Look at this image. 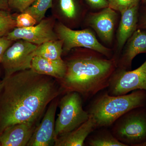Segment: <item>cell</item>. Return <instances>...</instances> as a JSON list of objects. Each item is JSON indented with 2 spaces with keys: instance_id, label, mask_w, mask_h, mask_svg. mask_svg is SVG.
I'll use <instances>...</instances> for the list:
<instances>
[{
  "instance_id": "6da1fadb",
  "label": "cell",
  "mask_w": 146,
  "mask_h": 146,
  "mask_svg": "<svg viewBox=\"0 0 146 146\" xmlns=\"http://www.w3.org/2000/svg\"><path fill=\"white\" fill-rule=\"evenodd\" d=\"M3 80L0 91V134L16 124H36L49 104L63 94L57 79L38 74L32 68Z\"/></svg>"
},
{
  "instance_id": "7a4b0ae2",
  "label": "cell",
  "mask_w": 146,
  "mask_h": 146,
  "mask_svg": "<svg viewBox=\"0 0 146 146\" xmlns=\"http://www.w3.org/2000/svg\"><path fill=\"white\" fill-rule=\"evenodd\" d=\"M71 50L64 60L65 75L58 80L63 94L76 92L87 100L107 89L117 69L116 61L90 49L77 48Z\"/></svg>"
},
{
  "instance_id": "3957f363",
  "label": "cell",
  "mask_w": 146,
  "mask_h": 146,
  "mask_svg": "<svg viewBox=\"0 0 146 146\" xmlns=\"http://www.w3.org/2000/svg\"><path fill=\"white\" fill-rule=\"evenodd\" d=\"M146 106V91L137 90L130 94L110 96L107 91L93 100L88 112L96 121L97 128L111 126L118 118L136 108Z\"/></svg>"
},
{
  "instance_id": "277c9868",
  "label": "cell",
  "mask_w": 146,
  "mask_h": 146,
  "mask_svg": "<svg viewBox=\"0 0 146 146\" xmlns=\"http://www.w3.org/2000/svg\"><path fill=\"white\" fill-rule=\"evenodd\" d=\"M111 131L127 146H140L146 141V106L136 108L118 118Z\"/></svg>"
},
{
  "instance_id": "5b68a950",
  "label": "cell",
  "mask_w": 146,
  "mask_h": 146,
  "mask_svg": "<svg viewBox=\"0 0 146 146\" xmlns=\"http://www.w3.org/2000/svg\"><path fill=\"white\" fill-rule=\"evenodd\" d=\"M60 112L55 124V137L70 132L79 127L90 117L88 111L84 110L80 94L70 92L65 95L58 103Z\"/></svg>"
},
{
  "instance_id": "8992f818",
  "label": "cell",
  "mask_w": 146,
  "mask_h": 146,
  "mask_svg": "<svg viewBox=\"0 0 146 146\" xmlns=\"http://www.w3.org/2000/svg\"><path fill=\"white\" fill-rule=\"evenodd\" d=\"M55 30L58 39L63 41V53H68L75 48H82L96 51L110 59L113 58L112 48L100 42L91 29L77 30L59 23L56 25Z\"/></svg>"
},
{
  "instance_id": "52a82bcc",
  "label": "cell",
  "mask_w": 146,
  "mask_h": 146,
  "mask_svg": "<svg viewBox=\"0 0 146 146\" xmlns=\"http://www.w3.org/2000/svg\"><path fill=\"white\" fill-rule=\"evenodd\" d=\"M117 12L109 7L97 11H89L83 23L94 30L103 44L112 48L119 19Z\"/></svg>"
},
{
  "instance_id": "ba28073f",
  "label": "cell",
  "mask_w": 146,
  "mask_h": 146,
  "mask_svg": "<svg viewBox=\"0 0 146 146\" xmlns=\"http://www.w3.org/2000/svg\"><path fill=\"white\" fill-rule=\"evenodd\" d=\"M37 45L20 39L6 51L1 60L5 71L4 78L14 73L31 68Z\"/></svg>"
},
{
  "instance_id": "9c48e42d",
  "label": "cell",
  "mask_w": 146,
  "mask_h": 146,
  "mask_svg": "<svg viewBox=\"0 0 146 146\" xmlns=\"http://www.w3.org/2000/svg\"><path fill=\"white\" fill-rule=\"evenodd\" d=\"M107 92L110 96L125 95L137 90L146 91V60L133 70L117 68L111 77Z\"/></svg>"
},
{
  "instance_id": "30bf717a",
  "label": "cell",
  "mask_w": 146,
  "mask_h": 146,
  "mask_svg": "<svg viewBox=\"0 0 146 146\" xmlns=\"http://www.w3.org/2000/svg\"><path fill=\"white\" fill-rule=\"evenodd\" d=\"M5 35L13 41L22 39L37 46L59 39L55 31L54 21L48 18H44L36 25L24 28H15Z\"/></svg>"
},
{
  "instance_id": "8fae6325",
  "label": "cell",
  "mask_w": 146,
  "mask_h": 146,
  "mask_svg": "<svg viewBox=\"0 0 146 146\" xmlns=\"http://www.w3.org/2000/svg\"><path fill=\"white\" fill-rule=\"evenodd\" d=\"M139 8L138 4L120 13L121 18L112 48V58L117 63L126 42L138 28Z\"/></svg>"
},
{
  "instance_id": "7c38bea8",
  "label": "cell",
  "mask_w": 146,
  "mask_h": 146,
  "mask_svg": "<svg viewBox=\"0 0 146 146\" xmlns=\"http://www.w3.org/2000/svg\"><path fill=\"white\" fill-rule=\"evenodd\" d=\"M58 98L51 102L42 121L36 126L27 146H54L55 118L59 101Z\"/></svg>"
},
{
  "instance_id": "4fadbf2b",
  "label": "cell",
  "mask_w": 146,
  "mask_h": 146,
  "mask_svg": "<svg viewBox=\"0 0 146 146\" xmlns=\"http://www.w3.org/2000/svg\"><path fill=\"white\" fill-rule=\"evenodd\" d=\"M58 9L60 23L72 29L83 24L90 11L82 0H58Z\"/></svg>"
},
{
  "instance_id": "5bb4252c",
  "label": "cell",
  "mask_w": 146,
  "mask_h": 146,
  "mask_svg": "<svg viewBox=\"0 0 146 146\" xmlns=\"http://www.w3.org/2000/svg\"><path fill=\"white\" fill-rule=\"evenodd\" d=\"M146 53V31L137 29L128 39L117 62V68L129 70L137 55Z\"/></svg>"
},
{
  "instance_id": "9a60e30c",
  "label": "cell",
  "mask_w": 146,
  "mask_h": 146,
  "mask_svg": "<svg viewBox=\"0 0 146 146\" xmlns=\"http://www.w3.org/2000/svg\"><path fill=\"white\" fill-rule=\"evenodd\" d=\"M36 124L22 123L10 126L0 134L1 146H27Z\"/></svg>"
},
{
  "instance_id": "2e32d148",
  "label": "cell",
  "mask_w": 146,
  "mask_h": 146,
  "mask_svg": "<svg viewBox=\"0 0 146 146\" xmlns=\"http://www.w3.org/2000/svg\"><path fill=\"white\" fill-rule=\"evenodd\" d=\"M96 129V121L90 115L88 120L78 127L56 138L54 146H84L86 138Z\"/></svg>"
},
{
  "instance_id": "e0dca14e",
  "label": "cell",
  "mask_w": 146,
  "mask_h": 146,
  "mask_svg": "<svg viewBox=\"0 0 146 146\" xmlns=\"http://www.w3.org/2000/svg\"><path fill=\"white\" fill-rule=\"evenodd\" d=\"M31 68L38 74L50 76L59 80L65 76L67 66L62 58L51 60L35 56L32 61Z\"/></svg>"
},
{
  "instance_id": "ac0fdd59",
  "label": "cell",
  "mask_w": 146,
  "mask_h": 146,
  "mask_svg": "<svg viewBox=\"0 0 146 146\" xmlns=\"http://www.w3.org/2000/svg\"><path fill=\"white\" fill-rule=\"evenodd\" d=\"M63 47V42L60 39L48 41L37 46L35 54L47 59L57 60L62 58Z\"/></svg>"
},
{
  "instance_id": "d6986e66",
  "label": "cell",
  "mask_w": 146,
  "mask_h": 146,
  "mask_svg": "<svg viewBox=\"0 0 146 146\" xmlns=\"http://www.w3.org/2000/svg\"><path fill=\"white\" fill-rule=\"evenodd\" d=\"M90 135L86 139L88 146H127L115 138L111 131L102 129Z\"/></svg>"
},
{
  "instance_id": "ffe728a7",
  "label": "cell",
  "mask_w": 146,
  "mask_h": 146,
  "mask_svg": "<svg viewBox=\"0 0 146 146\" xmlns=\"http://www.w3.org/2000/svg\"><path fill=\"white\" fill-rule=\"evenodd\" d=\"M53 1V0H35L24 12L31 15L38 23L44 18L47 11L52 7Z\"/></svg>"
},
{
  "instance_id": "44dd1931",
  "label": "cell",
  "mask_w": 146,
  "mask_h": 146,
  "mask_svg": "<svg viewBox=\"0 0 146 146\" xmlns=\"http://www.w3.org/2000/svg\"><path fill=\"white\" fill-rule=\"evenodd\" d=\"M16 27L15 16L8 11L0 10V36L5 35Z\"/></svg>"
},
{
  "instance_id": "7402d4cb",
  "label": "cell",
  "mask_w": 146,
  "mask_h": 146,
  "mask_svg": "<svg viewBox=\"0 0 146 146\" xmlns=\"http://www.w3.org/2000/svg\"><path fill=\"white\" fill-rule=\"evenodd\" d=\"M142 0H108V7L120 13L139 4Z\"/></svg>"
},
{
  "instance_id": "603a6c76",
  "label": "cell",
  "mask_w": 146,
  "mask_h": 146,
  "mask_svg": "<svg viewBox=\"0 0 146 146\" xmlns=\"http://www.w3.org/2000/svg\"><path fill=\"white\" fill-rule=\"evenodd\" d=\"M16 27L19 28L29 27L37 24L35 19L29 13L23 12L15 16Z\"/></svg>"
},
{
  "instance_id": "cb8c5ba5",
  "label": "cell",
  "mask_w": 146,
  "mask_h": 146,
  "mask_svg": "<svg viewBox=\"0 0 146 146\" xmlns=\"http://www.w3.org/2000/svg\"><path fill=\"white\" fill-rule=\"evenodd\" d=\"M35 1V0H8L9 8L17 11L21 13L23 12Z\"/></svg>"
},
{
  "instance_id": "d4e9b609",
  "label": "cell",
  "mask_w": 146,
  "mask_h": 146,
  "mask_svg": "<svg viewBox=\"0 0 146 146\" xmlns=\"http://www.w3.org/2000/svg\"><path fill=\"white\" fill-rule=\"evenodd\" d=\"M90 11H97L108 7L107 0H85Z\"/></svg>"
},
{
  "instance_id": "484cf974",
  "label": "cell",
  "mask_w": 146,
  "mask_h": 146,
  "mask_svg": "<svg viewBox=\"0 0 146 146\" xmlns=\"http://www.w3.org/2000/svg\"><path fill=\"white\" fill-rule=\"evenodd\" d=\"M14 41L8 39L6 35L0 36V60L6 51L12 45Z\"/></svg>"
},
{
  "instance_id": "4316f807",
  "label": "cell",
  "mask_w": 146,
  "mask_h": 146,
  "mask_svg": "<svg viewBox=\"0 0 146 146\" xmlns=\"http://www.w3.org/2000/svg\"><path fill=\"white\" fill-rule=\"evenodd\" d=\"M146 30V9L142 14L141 18L138 20V28Z\"/></svg>"
},
{
  "instance_id": "83f0119b",
  "label": "cell",
  "mask_w": 146,
  "mask_h": 146,
  "mask_svg": "<svg viewBox=\"0 0 146 146\" xmlns=\"http://www.w3.org/2000/svg\"><path fill=\"white\" fill-rule=\"evenodd\" d=\"M10 9L8 0H0V10L9 11Z\"/></svg>"
},
{
  "instance_id": "f1b7e54d",
  "label": "cell",
  "mask_w": 146,
  "mask_h": 146,
  "mask_svg": "<svg viewBox=\"0 0 146 146\" xmlns=\"http://www.w3.org/2000/svg\"><path fill=\"white\" fill-rule=\"evenodd\" d=\"M4 84V80H3L2 81H0V91L1 90Z\"/></svg>"
},
{
  "instance_id": "f546056e",
  "label": "cell",
  "mask_w": 146,
  "mask_h": 146,
  "mask_svg": "<svg viewBox=\"0 0 146 146\" xmlns=\"http://www.w3.org/2000/svg\"><path fill=\"white\" fill-rule=\"evenodd\" d=\"M140 146H146V141L144 142L143 143L141 144Z\"/></svg>"
},
{
  "instance_id": "4dcf8cb0",
  "label": "cell",
  "mask_w": 146,
  "mask_h": 146,
  "mask_svg": "<svg viewBox=\"0 0 146 146\" xmlns=\"http://www.w3.org/2000/svg\"><path fill=\"white\" fill-rule=\"evenodd\" d=\"M141 1H142L144 3H146V0H142Z\"/></svg>"
},
{
  "instance_id": "1f68e13d",
  "label": "cell",
  "mask_w": 146,
  "mask_h": 146,
  "mask_svg": "<svg viewBox=\"0 0 146 146\" xmlns=\"http://www.w3.org/2000/svg\"><path fill=\"white\" fill-rule=\"evenodd\" d=\"M0 146H1V143H0Z\"/></svg>"
},
{
  "instance_id": "d6a6232c",
  "label": "cell",
  "mask_w": 146,
  "mask_h": 146,
  "mask_svg": "<svg viewBox=\"0 0 146 146\" xmlns=\"http://www.w3.org/2000/svg\"><path fill=\"white\" fill-rule=\"evenodd\" d=\"M0 63H1V61L0 60Z\"/></svg>"
},
{
  "instance_id": "836d02e7",
  "label": "cell",
  "mask_w": 146,
  "mask_h": 146,
  "mask_svg": "<svg viewBox=\"0 0 146 146\" xmlns=\"http://www.w3.org/2000/svg\"><path fill=\"white\" fill-rule=\"evenodd\" d=\"M107 1H108V0H107Z\"/></svg>"
}]
</instances>
